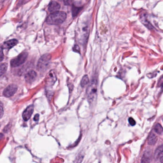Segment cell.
<instances>
[{"instance_id": "cell-2", "label": "cell", "mask_w": 163, "mask_h": 163, "mask_svg": "<svg viewBox=\"0 0 163 163\" xmlns=\"http://www.w3.org/2000/svg\"><path fill=\"white\" fill-rule=\"evenodd\" d=\"M97 87H98L97 80V78H93L89 84L87 91L88 101L91 103L93 102L96 99Z\"/></svg>"}, {"instance_id": "cell-6", "label": "cell", "mask_w": 163, "mask_h": 163, "mask_svg": "<svg viewBox=\"0 0 163 163\" xmlns=\"http://www.w3.org/2000/svg\"><path fill=\"white\" fill-rule=\"evenodd\" d=\"M34 106L33 105H30L26 108L22 114V117L24 121H27L30 119L34 112Z\"/></svg>"}, {"instance_id": "cell-23", "label": "cell", "mask_w": 163, "mask_h": 163, "mask_svg": "<svg viewBox=\"0 0 163 163\" xmlns=\"http://www.w3.org/2000/svg\"><path fill=\"white\" fill-rule=\"evenodd\" d=\"M1 61H3V57H4V56H3V48L1 49Z\"/></svg>"}, {"instance_id": "cell-14", "label": "cell", "mask_w": 163, "mask_h": 163, "mask_svg": "<svg viewBox=\"0 0 163 163\" xmlns=\"http://www.w3.org/2000/svg\"><path fill=\"white\" fill-rule=\"evenodd\" d=\"M141 21L142 22V23L145 26H146L149 29H152L153 27V26L150 24V23H149V22L148 21L147 19H146V17L145 15L142 16L141 17Z\"/></svg>"}, {"instance_id": "cell-9", "label": "cell", "mask_w": 163, "mask_h": 163, "mask_svg": "<svg viewBox=\"0 0 163 163\" xmlns=\"http://www.w3.org/2000/svg\"><path fill=\"white\" fill-rule=\"evenodd\" d=\"M17 43H18V41L16 39H13L3 43L1 48L3 49H9L15 46Z\"/></svg>"}, {"instance_id": "cell-11", "label": "cell", "mask_w": 163, "mask_h": 163, "mask_svg": "<svg viewBox=\"0 0 163 163\" xmlns=\"http://www.w3.org/2000/svg\"><path fill=\"white\" fill-rule=\"evenodd\" d=\"M158 141V137L155 133H151L148 138L147 142L148 145H154Z\"/></svg>"}, {"instance_id": "cell-26", "label": "cell", "mask_w": 163, "mask_h": 163, "mask_svg": "<svg viewBox=\"0 0 163 163\" xmlns=\"http://www.w3.org/2000/svg\"><path fill=\"white\" fill-rule=\"evenodd\" d=\"M59 1H63V0H59Z\"/></svg>"}, {"instance_id": "cell-21", "label": "cell", "mask_w": 163, "mask_h": 163, "mask_svg": "<svg viewBox=\"0 0 163 163\" xmlns=\"http://www.w3.org/2000/svg\"><path fill=\"white\" fill-rule=\"evenodd\" d=\"M128 121H129V123L132 126H135V124H136V122H135V120L133 119V118H131V117L129 118Z\"/></svg>"}, {"instance_id": "cell-25", "label": "cell", "mask_w": 163, "mask_h": 163, "mask_svg": "<svg viewBox=\"0 0 163 163\" xmlns=\"http://www.w3.org/2000/svg\"><path fill=\"white\" fill-rule=\"evenodd\" d=\"M161 162L163 163V156L162 158H161Z\"/></svg>"}, {"instance_id": "cell-12", "label": "cell", "mask_w": 163, "mask_h": 163, "mask_svg": "<svg viewBox=\"0 0 163 163\" xmlns=\"http://www.w3.org/2000/svg\"><path fill=\"white\" fill-rule=\"evenodd\" d=\"M163 156V144L156 149L155 151V158L156 160L161 158Z\"/></svg>"}, {"instance_id": "cell-18", "label": "cell", "mask_w": 163, "mask_h": 163, "mask_svg": "<svg viewBox=\"0 0 163 163\" xmlns=\"http://www.w3.org/2000/svg\"><path fill=\"white\" fill-rule=\"evenodd\" d=\"M82 8L81 7H76L75 6H73L72 8V14L73 17H75L80 13L81 11Z\"/></svg>"}, {"instance_id": "cell-7", "label": "cell", "mask_w": 163, "mask_h": 163, "mask_svg": "<svg viewBox=\"0 0 163 163\" xmlns=\"http://www.w3.org/2000/svg\"><path fill=\"white\" fill-rule=\"evenodd\" d=\"M56 80H57V77L55 75V73L53 70H51L47 74V76L46 78V83H47V86H52L54 85Z\"/></svg>"}, {"instance_id": "cell-13", "label": "cell", "mask_w": 163, "mask_h": 163, "mask_svg": "<svg viewBox=\"0 0 163 163\" xmlns=\"http://www.w3.org/2000/svg\"><path fill=\"white\" fill-rule=\"evenodd\" d=\"M152 154L151 153L150 151H145L144 155H143V157L142 158V163H147V162H150V158L151 157Z\"/></svg>"}, {"instance_id": "cell-24", "label": "cell", "mask_w": 163, "mask_h": 163, "mask_svg": "<svg viewBox=\"0 0 163 163\" xmlns=\"http://www.w3.org/2000/svg\"><path fill=\"white\" fill-rule=\"evenodd\" d=\"M39 115L38 114H37L35 116H34V121H36V122H37V121H39Z\"/></svg>"}, {"instance_id": "cell-16", "label": "cell", "mask_w": 163, "mask_h": 163, "mask_svg": "<svg viewBox=\"0 0 163 163\" xmlns=\"http://www.w3.org/2000/svg\"><path fill=\"white\" fill-rule=\"evenodd\" d=\"M89 83V77L87 75H85L82 78L81 82H80V85H81V86L83 88V87L86 86L87 85H88Z\"/></svg>"}, {"instance_id": "cell-15", "label": "cell", "mask_w": 163, "mask_h": 163, "mask_svg": "<svg viewBox=\"0 0 163 163\" xmlns=\"http://www.w3.org/2000/svg\"><path fill=\"white\" fill-rule=\"evenodd\" d=\"M7 68H8V65L7 63H5L1 64L0 67V75L1 77L7 71Z\"/></svg>"}, {"instance_id": "cell-4", "label": "cell", "mask_w": 163, "mask_h": 163, "mask_svg": "<svg viewBox=\"0 0 163 163\" xmlns=\"http://www.w3.org/2000/svg\"><path fill=\"white\" fill-rule=\"evenodd\" d=\"M28 57V53L22 52L11 61V66L13 68L19 67L25 62Z\"/></svg>"}, {"instance_id": "cell-19", "label": "cell", "mask_w": 163, "mask_h": 163, "mask_svg": "<svg viewBox=\"0 0 163 163\" xmlns=\"http://www.w3.org/2000/svg\"><path fill=\"white\" fill-rule=\"evenodd\" d=\"M84 156L83 155H81V154H80V155H78V157L76 158V161H75V162H81L83 160V159Z\"/></svg>"}, {"instance_id": "cell-20", "label": "cell", "mask_w": 163, "mask_h": 163, "mask_svg": "<svg viewBox=\"0 0 163 163\" xmlns=\"http://www.w3.org/2000/svg\"><path fill=\"white\" fill-rule=\"evenodd\" d=\"M4 114L3 111V104L2 102H1V105H0V117L2 118Z\"/></svg>"}, {"instance_id": "cell-5", "label": "cell", "mask_w": 163, "mask_h": 163, "mask_svg": "<svg viewBox=\"0 0 163 163\" xmlns=\"http://www.w3.org/2000/svg\"><path fill=\"white\" fill-rule=\"evenodd\" d=\"M17 85L14 84H11L9 85L4 89L3 92V95L7 98L13 96L17 91Z\"/></svg>"}, {"instance_id": "cell-22", "label": "cell", "mask_w": 163, "mask_h": 163, "mask_svg": "<svg viewBox=\"0 0 163 163\" xmlns=\"http://www.w3.org/2000/svg\"><path fill=\"white\" fill-rule=\"evenodd\" d=\"M63 1H64V4L66 5H70L71 4L73 0H63Z\"/></svg>"}, {"instance_id": "cell-3", "label": "cell", "mask_w": 163, "mask_h": 163, "mask_svg": "<svg viewBox=\"0 0 163 163\" xmlns=\"http://www.w3.org/2000/svg\"><path fill=\"white\" fill-rule=\"evenodd\" d=\"M51 60V56L49 54H45L43 55L37 63V70L40 71L45 70L49 66Z\"/></svg>"}, {"instance_id": "cell-1", "label": "cell", "mask_w": 163, "mask_h": 163, "mask_svg": "<svg viewBox=\"0 0 163 163\" xmlns=\"http://www.w3.org/2000/svg\"><path fill=\"white\" fill-rule=\"evenodd\" d=\"M66 18L67 14L63 11H55L48 16L46 22L50 25H58L63 23Z\"/></svg>"}, {"instance_id": "cell-8", "label": "cell", "mask_w": 163, "mask_h": 163, "mask_svg": "<svg viewBox=\"0 0 163 163\" xmlns=\"http://www.w3.org/2000/svg\"><path fill=\"white\" fill-rule=\"evenodd\" d=\"M37 77V73L36 71L31 70L26 74V75L24 76V78L26 82L27 83H31L34 81Z\"/></svg>"}, {"instance_id": "cell-17", "label": "cell", "mask_w": 163, "mask_h": 163, "mask_svg": "<svg viewBox=\"0 0 163 163\" xmlns=\"http://www.w3.org/2000/svg\"><path fill=\"white\" fill-rule=\"evenodd\" d=\"M155 132L158 133V135H163V128L161 125L159 123H157L155 127Z\"/></svg>"}, {"instance_id": "cell-10", "label": "cell", "mask_w": 163, "mask_h": 163, "mask_svg": "<svg viewBox=\"0 0 163 163\" xmlns=\"http://www.w3.org/2000/svg\"><path fill=\"white\" fill-rule=\"evenodd\" d=\"M60 5L57 1H52L50 3L49 6H48V10L51 13L60 10Z\"/></svg>"}]
</instances>
